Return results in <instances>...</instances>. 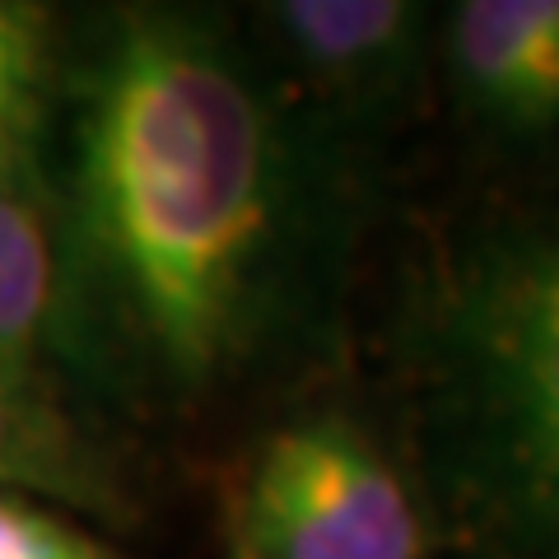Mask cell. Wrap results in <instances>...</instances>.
Instances as JSON below:
<instances>
[{"label": "cell", "mask_w": 559, "mask_h": 559, "mask_svg": "<svg viewBox=\"0 0 559 559\" xmlns=\"http://www.w3.org/2000/svg\"><path fill=\"white\" fill-rule=\"evenodd\" d=\"M80 532L24 495L0 489V559H57Z\"/></svg>", "instance_id": "9"}, {"label": "cell", "mask_w": 559, "mask_h": 559, "mask_svg": "<svg viewBox=\"0 0 559 559\" xmlns=\"http://www.w3.org/2000/svg\"><path fill=\"white\" fill-rule=\"evenodd\" d=\"M261 14L294 80L345 140L388 131L439 61V10L419 0H280Z\"/></svg>", "instance_id": "4"}, {"label": "cell", "mask_w": 559, "mask_h": 559, "mask_svg": "<svg viewBox=\"0 0 559 559\" xmlns=\"http://www.w3.org/2000/svg\"><path fill=\"white\" fill-rule=\"evenodd\" d=\"M57 304V257L24 191L0 187V382L38 388V349Z\"/></svg>", "instance_id": "7"}, {"label": "cell", "mask_w": 559, "mask_h": 559, "mask_svg": "<svg viewBox=\"0 0 559 559\" xmlns=\"http://www.w3.org/2000/svg\"><path fill=\"white\" fill-rule=\"evenodd\" d=\"M238 559H425L415 489L355 419L275 429L238 495Z\"/></svg>", "instance_id": "3"}, {"label": "cell", "mask_w": 559, "mask_h": 559, "mask_svg": "<svg viewBox=\"0 0 559 559\" xmlns=\"http://www.w3.org/2000/svg\"><path fill=\"white\" fill-rule=\"evenodd\" d=\"M0 489L51 495L75 509H112V480L75 425L38 388L0 382Z\"/></svg>", "instance_id": "6"}, {"label": "cell", "mask_w": 559, "mask_h": 559, "mask_svg": "<svg viewBox=\"0 0 559 559\" xmlns=\"http://www.w3.org/2000/svg\"><path fill=\"white\" fill-rule=\"evenodd\" d=\"M419 433L499 559H559V201L480 224L411 308Z\"/></svg>", "instance_id": "2"}, {"label": "cell", "mask_w": 559, "mask_h": 559, "mask_svg": "<svg viewBox=\"0 0 559 559\" xmlns=\"http://www.w3.org/2000/svg\"><path fill=\"white\" fill-rule=\"evenodd\" d=\"M452 108L495 145L559 135V0H457L439 14Z\"/></svg>", "instance_id": "5"}, {"label": "cell", "mask_w": 559, "mask_h": 559, "mask_svg": "<svg viewBox=\"0 0 559 559\" xmlns=\"http://www.w3.org/2000/svg\"><path fill=\"white\" fill-rule=\"evenodd\" d=\"M80 229L117 336L205 396L331 285L355 205L345 135H312L215 28L121 14L80 117Z\"/></svg>", "instance_id": "1"}, {"label": "cell", "mask_w": 559, "mask_h": 559, "mask_svg": "<svg viewBox=\"0 0 559 559\" xmlns=\"http://www.w3.org/2000/svg\"><path fill=\"white\" fill-rule=\"evenodd\" d=\"M47 98V14L0 0V187L24 191Z\"/></svg>", "instance_id": "8"}]
</instances>
